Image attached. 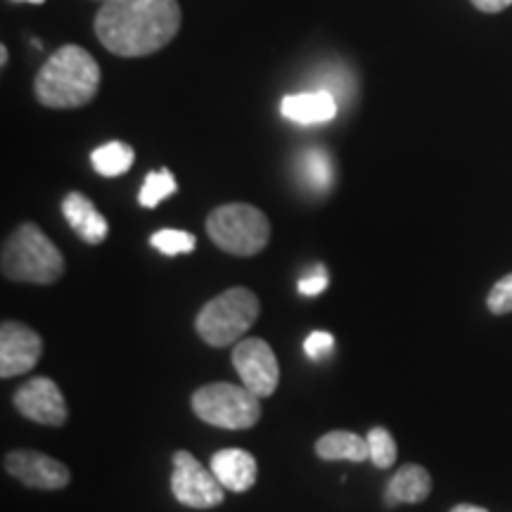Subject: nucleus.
<instances>
[{
    "mask_svg": "<svg viewBox=\"0 0 512 512\" xmlns=\"http://www.w3.org/2000/svg\"><path fill=\"white\" fill-rule=\"evenodd\" d=\"M178 0H105L95 15V36L119 57H147L181 31Z\"/></svg>",
    "mask_w": 512,
    "mask_h": 512,
    "instance_id": "f257e3e1",
    "label": "nucleus"
},
{
    "mask_svg": "<svg viewBox=\"0 0 512 512\" xmlns=\"http://www.w3.org/2000/svg\"><path fill=\"white\" fill-rule=\"evenodd\" d=\"M100 88V67L95 57L79 46H64L48 57L36 74L34 91L50 110H74L88 105Z\"/></svg>",
    "mask_w": 512,
    "mask_h": 512,
    "instance_id": "f03ea898",
    "label": "nucleus"
},
{
    "mask_svg": "<svg viewBox=\"0 0 512 512\" xmlns=\"http://www.w3.org/2000/svg\"><path fill=\"white\" fill-rule=\"evenodd\" d=\"M0 268L15 283L53 285L64 275V256L36 223H22L5 240Z\"/></svg>",
    "mask_w": 512,
    "mask_h": 512,
    "instance_id": "7ed1b4c3",
    "label": "nucleus"
},
{
    "mask_svg": "<svg viewBox=\"0 0 512 512\" xmlns=\"http://www.w3.org/2000/svg\"><path fill=\"white\" fill-rule=\"evenodd\" d=\"M261 313L259 297L247 287H230L204 304L197 313L195 330L209 347L223 349L238 344Z\"/></svg>",
    "mask_w": 512,
    "mask_h": 512,
    "instance_id": "20e7f679",
    "label": "nucleus"
},
{
    "mask_svg": "<svg viewBox=\"0 0 512 512\" xmlns=\"http://www.w3.org/2000/svg\"><path fill=\"white\" fill-rule=\"evenodd\" d=\"M211 242L235 256H254L264 252L271 240V223L261 209L245 202H230L216 207L207 216Z\"/></svg>",
    "mask_w": 512,
    "mask_h": 512,
    "instance_id": "39448f33",
    "label": "nucleus"
},
{
    "mask_svg": "<svg viewBox=\"0 0 512 512\" xmlns=\"http://www.w3.org/2000/svg\"><path fill=\"white\" fill-rule=\"evenodd\" d=\"M192 411L197 418L221 430H249L261 420L259 396L245 384L211 382L192 394Z\"/></svg>",
    "mask_w": 512,
    "mask_h": 512,
    "instance_id": "423d86ee",
    "label": "nucleus"
},
{
    "mask_svg": "<svg viewBox=\"0 0 512 512\" xmlns=\"http://www.w3.org/2000/svg\"><path fill=\"white\" fill-rule=\"evenodd\" d=\"M223 484L207 470L190 451L174 453V475H171V494L185 508L209 510L226 501Z\"/></svg>",
    "mask_w": 512,
    "mask_h": 512,
    "instance_id": "0eeeda50",
    "label": "nucleus"
},
{
    "mask_svg": "<svg viewBox=\"0 0 512 512\" xmlns=\"http://www.w3.org/2000/svg\"><path fill=\"white\" fill-rule=\"evenodd\" d=\"M233 368L238 370L242 384L259 399H268L278 389L280 366L266 339H240L233 347Z\"/></svg>",
    "mask_w": 512,
    "mask_h": 512,
    "instance_id": "6e6552de",
    "label": "nucleus"
},
{
    "mask_svg": "<svg viewBox=\"0 0 512 512\" xmlns=\"http://www.w3.org/2000/svg\"><path fill=\"white\" fill-rule=\"evenodd\" d=\"M15 408L22 418L38 425L62 427L69 418L67 399H64L62 389L57 387L55 380L50 377H31L15 392Z\"/></svg>",
    "mask_w": 512,
    "mask_h": 512,
    "instance_id": "1a4fd4ad",
    "label": "nucleus"
},
{
    "mask_svg": "<svg viewBox=\"0 0 512 512\" xmlns=\"http://www.w3.org/2000/svg\"><path fill=\"white\" fill-rule=\"evenodd\" d=\"M3 467L10 477L22 482L29 489L57 491L69 486L72 472L60 460L46 456V453L31 451V448H17L3 458Z\"/></svg>",
    "mask_w": 512,
    "mask_h": 512,
    "instance_id": "9d476101",
    "label": "nucleus"
},
{
    "mask_svg": "<svg viewBox=\"0 0 512 512\" xmlns=\"http://www.w3.org/2000/svg\"><path fill=\"white\" fill-rule=\"evenodd\" d=\"M43 354V339L29 325L19 320H5L0 325V377L27 375L36 368L38 358Z\"/></svg>",
    "mask_w": 512,
    "mask_h": 512,
    "instance_id": "9b49d317",
    "label": "nucleus"
},
{
    "mask_svg": "<svg viewBox=\"0 0 512 512\" xmlns=\"http://www.w3.org/2000/svg\"><path fill=\"white\" fill-rule=\"evenodd\" d=\"M211 472L223 484V489L233 491V494H245L256 484L259 465L245 448H223L211 456Z\"/></svg>",
    "mask_w": 512,
    "mask_h": 512,
    "instance_id": "f8f14e48",
    "label": "nucleus"
},
{
    "mask_svg": "<svg viewBox=\"0 0 512 512\" xmlns=\"http://www.w3.org/2000/svg\"><path fill=\"white\" fill-rule=\"evenodd\" d=\"M62 214L69 226L86 245H102L110 235V223L98 207L81 192H69L62 202Z\"/></svg>",
    "mask_w": 512,
    "mask_h": 512,
    "instance_id": "ddd939ff",
    "label": "nucleus"
},
{
    "mask_svg": "<svg viewBox=\"0 0 512 512\" xmlns=\"http://www.w3.org/2000/svg\"><path fill=\"white\" fill-rule=\"evenodd\" d=\"M280 112L294 124H325L337 117V98L330 91L292 93L280 102Z\"/></svg>",
    "mask_w": 512,
    "mask_h": 512,
    "instance_id": "4468645a",
    "label": "nucleus"
},
{
    "mask_svg": "<svg viewBox=\"0 0 512 512\" xmlns=\"http://www.w3.org/2000/svg\"><path fill=\"white\" fill-rule=\"evenodd\" d=\"M432 494V475L422 465L408 463L394 472L384 489V503L387 508H396L401 503H422Z\"/></svg>",
    "mask_w": 512,
    "mask_h": 512,
    "instance_id": "2eb2a0df",
    "label": "nucleus"
},
{
    "mask_svg": "<svg viewBox=\"0 0 512 512\" xmlns=\"http://www.w3.org/2000/svg\"><path fill=\"white\" fill-rule=\"evenodd\" d=\"M316 456L320 460H349V463H363L370 460V446L366 437H358L356 432L335 430L323 434L316 441Z\"/></svg>",
    "mask_w": 512,
    "mask_h": 512,
    "instance_id": "dca6fc26",
    "label": "nucleus"
},
{
    "mask_svg": "<svg viewBox=\"0 0 512 512\" xmlns=\"http://www.w3.org/2000/svg\"><path fill=\"white\" fill-rule=\"evenodd\" d=\"M299 176L313 192H328L335 183V166L325 150L311 147L299 157Z\"/></svg>",
    "mask_w": 512,
    "mask_h": 512,
    "instance_id": "f3484780",
    "label": "nucleus"
},
{
    "mask_svg": "<svg viewBox=\"0 0 512 512\" xmlns=\"http://www.w3.org/2000/svg\"><path fill=\"white\" fill-rule=\"evenodd\" d=\"M91 162L93 169L98 171L100 176L114 178L126 174V171L131 169L133 162H136V152H133L131 145L117 143V140H114V143L100 145L98 150H93Z\"/></svg>",
    "mask_w": 512,
    "mask_h": 512,
    "instance_id": "a211bd4d",
    "label": "nucleus"
},
{
    "mask_svg": "<svg viewBox=\"0 0 512 512\" xmlns=\"http://www.w3.org/2000/svg\"><path fill=\"white\" fill-rule=\"evenodd\" d=\"M176 178L171 176L169 169H159L147 174L143 188H140L138 202L143 204L145 209H155L159 202H164L166 197H171L176 192Z\"/></svg>",
    "mask_w": 512,
    "mask_h": 512,
    "instance_id": "6ab92c4d",
    "label": "nucleus"
},
{
    "mask_svg": "<svg viewBox=\"0 0 512 512\" xmlns=\"http://www.w3.org/2000/svg\"><path fill=\"white\" fill-rule=\"evenodd\" d=\"M368 446H370V460H373L375 467L380 470H389L396 463V456H399V448H396L394 434L387 430V427H373L366 434Z\"/></svg>",
    "mask_w": 512,
    "mask_h": 512,
    "instance_id": "aec40b11",
    "label": "nucleus"
},
{
    "mask_svg": "<svg viewBox=\"0 0 512 512\" xmlns=\"http://www.w3.org/2000/svg\"><path fill=\"white\" fill-rule=\"evenodd\" d=\"M150 245L162 252L166 256H178V254H190L195 249L197 240L192 233H185V230H174V228H164L157 230L155 235L150 238Z\"/></svg>",
    "mask_w": 512,
    "mask_h": 512,
    "instance_id": "412c9836",
    "label": "nucleus"
},
{
    "mask_svg": "<svg viewBox=\"0 0 512 512\" xmlns=\"http://www.w3.org/2000/svg\"><path fill=\"white\" fill-rule=\"evenodd\" d=\"M486 306H489V311L496 313V316L512 313V273L505 275V278H501L494 287H491L489 297H486Z\"/></svg>",
    "mask_w": 512,
    "mask_h": 512,
    "instance_id": "4be33fe9",
    "label": "nucleus"
},
{
    "mask_svg": "<svg viewBox=\"0 0 512 512\" xmlns=\"http://www.w3.org/2000/svg\"><path fill=\"white\" fill-rule=\"evenodd\" d=\"M332 351H335V337H332L330 332L316 330L306 337L304 354L309 356L311 361H323V358H328Z\"/></svg>",
    "mask_w": 512,
    "mask_h": 512,
    "instance_id": "5701e85b",
    "label": "nucleus"
},
{
    "mask_svg": "<svg viewBox=\"0 0 512 512\" xmlns=\"http://www.w3.org/2000/svg\"><path fill=\"white\" fill-rule=\"evenodd\" d=\"M325 287H328V273H325L323 264H318L309 275L299 280V294H304V297H318L320 292H325Z\"/></svg>",
    "mask_w": 512,
    "mask_h": 512,
    "instance_id": "b1692460",
    "label": "nucleus"
},
{
    "mask_svg": "<svg viewBox=\"0 0 512 512\" xmlns=\"http://www.w3.org/2000/svg\"><path fill=\"white\" fill-rule=\"evenodd\" d=\"M472 5H475L479 12H486V15H496V12L510 8L512 0H472Z\"/></svg>",
    "mask_w": 512,
    "mask_h": 512,
    "instance_id": "393cba45",
    "label": "nucleus"
},
{
    "mask_svg": "<svg viewBox=\"0 0 512 512\" xmlns=\"http://www.w3.org/2000/svg\"><path fill=\"white\" fill-rule=\"evenodd\" d=\"M448 512H489L486 508H482V505H472V503H460L456 505V508H451Z\"/></svg>",
    "mask_w": 512,
    "mask_h": 512,
    "instance_id": "a878e982",
    "label": "nucleus"
},
{
    "mask_svg": "<svg viewBox=\"0 0 512 512\" xmlns=\"http://www.w3.org/2000/svg\"><path fill=\"white\" fill-rule=\"evenodd\" d=\"M0 62H3V67H5V64H8V48H0Z\"/></svg>",
    "mask_w": 512,
    "mask_h": 512,
    "instance_id": "bb28decb",
    "label": "nucleus"
},
{
    "mask_svg": "<svg viewBox=\"0 0 512 512\" xmlns=\"http://www.w3.org/2000/svg\"><path fill=\"white\" fill-rule=\"evenodd\" d=\"M22 3H36V5H41V3H46V0H22Z\"/></svg>",
    "mask_w": 512,
    "mask_h": 512,
    "instance_id": "cd10ccee",
    "label": "nucleus"
},
{
    "mask_svg": "<svg viewBox=\"0 0 512 512\" xmlns=\"http://www.w3.org/2000/svg\"><path fill=\"white\" fill-rule=\"evenodd\" d=\"M102 3H105V0H102Z\"/></svg>",
    "mask_w": 512,
    "mask_h": 512,
    "instance_id": "c85d7f7f",
    "label": "nucleus"
}]
</instances>
